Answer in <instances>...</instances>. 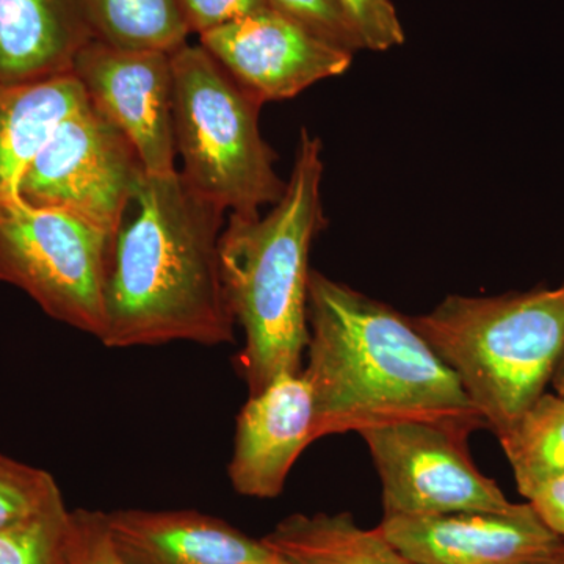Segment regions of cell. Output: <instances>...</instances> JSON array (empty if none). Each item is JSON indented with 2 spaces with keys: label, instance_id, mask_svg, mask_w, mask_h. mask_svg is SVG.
<instances>
[{
  "label": "cell",
  "instance_id": "obj_1",
  "mask_svg": "<svg viewBox=\"0 0 564 564\" xmlns=\"http://www.w3.org/2000/svg\"><path fill=\"white\" fill-rule=\"evenodd\" d=\"M303 375L313 392L315 441L386 423L485 426L454 370L389 304L313 272Z\"/></svg>",
  "mask_w": 564,
  "mask_h": 564
},
{
  "label": "cell",
  "instance_id": "obj_2",
  "mask_svg": "<svg viewBox=\"0 0 564 564\" xmlns=\"http://www.w3.org/2000/svg\"><path fill=\"white\" fill-rule=\"evenodd\" d=\"M225 212L181 173H144L111 243L106 288L107 348L234 343L218 243Z\"/></svg>",
  "mask_w": 564,
  "mask_h": 564
},
{
  "label": "cell",
  "instance_id": "obj_3",
  "mask_svg": "<svg viewBox=\"0 0 564 564\" xmlns=\"http://www.w3.org/2000/svg\"><path fill=\"white\" fill-rule=\"evenodd\" d=\"M322 141L300 133L284 195L269 214H229L218 254L226 302L245 343L237 369L248 393L304 366L310 326V254L325 228Z\"/></svg>",
  "mask_w": 564,
  "mask_h": 564
},
{
  "label": "cell",
  "instance_id": "obj_4",
  "mask_svg": "<svg viewBox=\"0 0 564 564\" xmlns=\"http://www.w3.org/2000/svg\"><path fill=\"white\" fill-rule=\"evenodd\" d=\"M413 318L500 436L551 384L564 345V282L500 296L451 295Z\"/></svg>",
  "mask_w": 564,
  "mask_h": 564
},
{
  "label": "cell",
  "instance_id": "obj_5",
  "mask_svg": "<svg viewBox=\"0 0 564 564\" xmlns=\"http://www.w3.org/2000/svg\"><path fill=\"white\" fill-rule=\"evenodd\" d=\"M173 122L181 176L196 195L229 214L274 206L288 182L259 131L262 102L210 52L184 44L172 54Z\"/></svg>",
  "mask_w": 564,
  "mask_h": 564
},
{
  "label": "cell",
  "instance_id": "obj_6",
  "mask_svg": "<svg viewBox=\"0 0 564 564\" xmlns=\"http://www.w3.org/2000/svg\"><path fill=\"white\" fill-rule=\"evenodd\" d=\"M113 239L20 193L0 195V281L13 285L54 321L99 339Z\"/></svg>",
  "mask_w": 564,
  "mask_h": 564
},
{
  "label": "cell",
  "instance_id": "obj_7",
  "mask_svg": "<svg viewBox=\"0 0 564 564\" xmlns=\"http://www.w3.org/2000/svg\"><path fill=\"white\" fill-rule=\"evenodd\" d=\"M143 174L131 141L87 99L51 133L18 193L35 206L68 212L113 239Z\"/></svg>",
  "mask_w": 564,
  "mask_h": 564
},
{
  "label": "cell",
  "instance_id": "obj_8",
  "mask_svg": "<svg viewBox=\"0 0 564 564\" xmlns=\"http://www.w3.org/2000/svg\"><path fill=\"white\" fill-rule=\"evenodd\" d=\"M383 486L384 518L508 511L496 481L475 466L470 433L443 423L404 421L362 430Z\"/></svg>",
  "mask_w": 564,
  "mask_h": 564
},
{
  "label": "cell",
  "instance_id": "obj_9",
  "mask_svg": "<svg viewBox=\"0 0 564 564\" xmlns=\"http://www.w3.org/2000/svg\"><path fill=\"white\" fill-rule=\"evenodd\" d=\"M73 74L88 101L131 141L144 173L177 172L172 54L121 50L95 39L77 54Z\"/></svg>",
  "mask_w": 564,
  "mask_h": 564
},
{
  "label": "cell",
  "instance_id": "obj_10",
  "mask_svg": "<svg viewBox=\"0 0 564 564\" xmlns=\"http://www.w3.org/2000/svg\"><path fill=\"white\" fill-rule=\"evenodd\" d=\"M223 68L259 101H282L343 76L352 52L270 7L199 36Z\"/></svg>",
  "mask_w": 564,
  "mask_h": 564
},
{
  "label": "cell",
  "instance_id": "obj_11",
  "mask_svg": "<svg viewBox=\"0 0 564 564\" xmlns=\"http://www.w3.org/2000/svg\"><path fill=\"white\" fill-rule=\"evenodd\" d=\"M378 530L415 564H536L564 552L529 502L499 513L383 518Z\"/></svg>",
  "mask_w": 564,
  "mask_h": 564
},
{
  "label": "cell",
  "instance_id": "obj_12",
  "mask_svg": "<svg viewBox=\"0 0 564 564\" xmlns=\"http://www.w3.org/2000/svg\"><path fill=\"white\" fill-rule=\"evenodd\" d=\"M313 392L303 372L285 373L248 395L239 415L228 477L234 491L274 499L284 491L293 464L315 443Z\"/></svg>",
  "mask_w": 564,
  "mask_h": 564
},
{
  "label": "cell",
  "instance_id": "obj_13",
  "mask_svg": "<svg viewBox=\"0 0 564 564\" xmlns=\"http://www.w3.org/2000/svg\"><path fill=\"white\" fill-rule=\"evenodd\" d=\"M107 529L126 564H284L265 543L192 510H118Z\"/></svg>",
  "mask_w": 564,
  "mask_h": 564
},
{
  "label": "cell",
  "instance_id": "obj_14",
  "mask_svg": "<svg viewBox=\"0 0 564 564\" xmlns=\"http://www.w3.org/2000/svg\"><path fill=\"white\" fill-rule=\"evenodd\" d=\"M95 39L85 0H0V80L73 73L77 54Z\"/></svg>",
  "mask_w": 564,
  "mask_h": 564
},
{
  "label": "cell",
  "instance_id": "obj_15",
  "mask_svg": "<svg viewBox=\"0 0 564 564\" xmlns=\"http://www.w3.org/2000/svg\"><path fill=\"white\" fill-rule=\"evenodd\" d=\"M87 99L73 73L22 84L0 80V195L18 193L51 133Z\"/></svg>",
  "mask_w": 564,
  "mask_h": 564
},
{
  "label": "cell",
  "instance_id": "obj_16",
  "mask_svg": "<svg viewBox=\"0 0 564 564\" xmlns=\"http://www.w3.org/2000/svg\"><path fill=\"white\" fill-rule=\"evenodd\" d=\"M263 540L284 564H415L350 513L288 516Z\"/></svg>",
  "mask_w": 564,
  "mask_h": 564
},
{
  "label": "cell",
  "instance_id": "obj_17",
  "mask_svg": "<svg viewBox=\"0 0 564 564\" xmlns=\"http://www.w3.org/2000/svg\"><path fill=\"white\" fill-rule=\"evenodd\" d=\"M96 39L121 50L173 54L192 31L180 0H85Z\"/></svg>",
  "mask_w": 564,
  "mask_h": 564
},
{
  "label": "cell",
  "instance_id": "obj_18",
  "mask_svg": "<svg viewBox=\"0 0 564 564\" xmlns=\"http://www.w3.org/2000/svg\"><path fill=\"white\" fill-rule=\"evenodd\" d=\"M521 496L564 474V399L544 392L500 434Z\"/></svg>",
  "mask_w": 564,
  "mask_h": 564
},
{
  "label": "cell",
  "instance_id": "obj_19",
  "mask_svg": "<svg viewBox=\"0 0 564 564\" xmlns=\"http://www.w3.org/2000/svg\"><path fill=\"white\" fill-rule=\"evenodd\" d=\"M65 510L61 486L50 473L0 454V530Z\"/></svg>",
  "mask_w": 564,
  "mask_h": 564
},
{
  "label": "cell",
  "instance_id": "obj_20",
  "mask_svg": "<svg viewBox=\"0 0 564 564\" xmlns=\"http://www.w3.org/2000/svg\"><path fill=\"white\" fill-rule=\"evenodd\" d=\"M70 511L0 530V564H69Z\"/></svg>",
  "mask_w": 564,
  "mask_h": 564
},
{
  "label": "cell",
  "instance_id": "obj_21",
  "mask_svg": "<svg viewBox=\"0 0 564 564\" xmlns=\"http://www.w3.org/2000/svg\"><path fill=\"white\" fill-rule=\"evenodd\" d=\"M272 9L300 22L323 40L352 52L364 50L358 33L336 0H267Z\"/></svg>",
  "mask_w": 564,
  "mask_h": 564
},
{
  "label": "cell",
  "instance_id": "obj_22",
  "mask_svg": "<svg viewBox=\"0 0 564 564\" xmlns=\"http://www.w3.org/2000/svg\"><path fill=\"white\" fill-rule=\"evenodd\" d=\"M352 29L358 33L364 50L391 51L404 43L402 21L392 0H336Z\"/></svg>",
  "mask_w": 564,
  "mask_h": 564
},
{
  "label": "cell",
  "instance_id": "obj_23",
  "mask_svg": "<svg viewBox=\"0 0 564 564\" xmlns=\"http://www.w3.org/2000/svg\"><path fill=\"white\" fill-rule=\"evenodd\" d=\"M69 564H126L118 554L102 511H70Z\"/></svg>",
  "mask_w": 564,
  "mask_h": 564
},
{
  "label": "cell",
  "instance_id": "obj_24",
  "mask_svg": "<svg viewBox=\"0 0 564 564\" xmlns=\"http://www.w3.org/2000/svg\"><path fill=\"white\" fill-rule=\"evenodd\" d=\"M192 33H204L221 28L259 11L270 9L267 0H180Z\"/></svg>",
  "mask_w": 564,
  "mask_h": 564
},
{
  "label": "cell",
  "instance_id": "obj_25",
  "mask_svg": "<svg viewBox=\"0 0 564 564\" xmlns=\"http://www.w3.org/2000/svg\"><path fill=\"white\" fill-rule=\"evenodd\" d=\"M524 497L541 521L564 540V474L534 486Z\"/></svg>",
  "mask_w": 564,
  "mask_h": 564
},
{
  "label": "cell",
  "instance_id": "obj_26",
  "mask_svg": "<svg viewBox=\"0 0 564 564\" xmlns=\"http://www.w3.org/2000/svg\"><path fill=\"white\" fill-rule=\"evenodd\" d=\"M551 386L554 388L556 395L564 399V345L558 361H556L554 375H552Z\"/></svg>",
  "mask_w": 564,
  "mask_h": 564
},
{
  "label": "cell",
  "instance_id": "obj_27",
  "mask_svg": "<svg viewBox=\"0 0 564 564\" xmlns=\"http://www.w3.org/2000/svg\"><path fill=\"white\" fill-rule=\"evenodd\" d=\"M536 564H564V552L562 555L554 556V558L545 560V562L536 563Z\"/></svg>",
  "mask_w": 564,
  "mask_h": 564
}]
</instances>
